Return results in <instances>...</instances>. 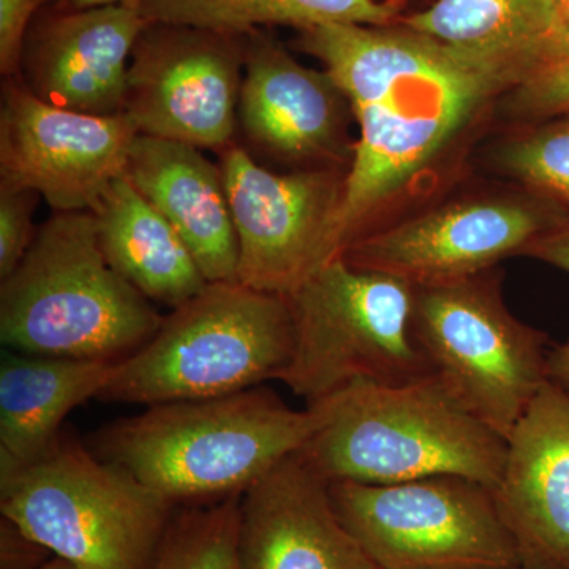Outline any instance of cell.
<instances>
[{
    "label": "cell",
    "instance_id": "18",
    "mask_svg": "<svg viewBox=\"0 0 569 569\" xmlns=\"http://www.w3.org/2000/svg\"><path fill=\"white\" fill-rule=\"evenodd\" d=\"M126 174L181 234L209 283L234 282L239 242L220 167L194 146L138 134Z\"/></svg>",
    "mask_w": 569,
    "mask_h": 569
},
{
    "label": "cell",
    "instance_id": "21",
    "mask_svg": "<svg viewBox=\"0 0 569 569\" xmlns=\"http://www.w3.org/2000/svg\"><path fill=\"white\" fill-rule=\"evenodd\" d=\"M563 21L557 0H438L407 26L445 47L520 63L533 73L549 62Z\"/></svg>",
    "mask_w": 569,
    "mask_h": 569
},
{
    "label": "cell",
    "instance_id": "5",
    "mask_svg": "<svg viewBox=\"0 0 569 569\" xmlns=\"http://www.w3.org/2000/svg\"><path fill=\"white\" fill-rule=\"evenodd\" d=\"M293 348L284 296L238 280L208 283L163 318L140 350L116 362L97 399L152 407L236 395L279 380Z\"/></svg>",
    "mask_w": 569,
    "mask_h": 569
},
{
    "label": "cell",
    "instance_id": "30",
    "mask_svg": "<svg viewBox=\"0 0 569 569\" xmlns=\"http://www.w3.org/2000/svg\"><path fill=\"white\" fill-rule=\"evenodd\" d=\"M548 377L550 383L569 395V339L549 351Z\"/></svg>",
    "mask_w": 569,
    "mask_h": 569
},
{
    "label": "cell",
    "instance_id": "26",
    "mask_svg": "<svg viewBox=\"0 0 569 569\" xmlns=\"http://www.w3.org/2000/svg\"><path fill=\"white\" fill-rule=\"evenodd\" d=\"M516 88L519 112L539 118L569 114V56L546 63Z\"/></svg>",
    "mask_w": 569,
    "mask_h": 569
},
{
    "label": "cell",
    "instance_id": "20",
    "mask_svg": "<svg viewBox=\"0 0 569 569\" xmlns=\"http://www.w3.org/2000/svg\"><path fill=\"white\" fill-rule=\"evenodd\" d=\"M92 212L108 261L146 298L176 309L209 283L181 234L127 174L111 182Z\"/></svg>",
    "mask_w": 569,
    "mask_h": 569
},
{
    "label": "cell",
    "instance_id": "10",
    "mask_svg": "<svg viewBox=\"0 0 569 569\" xmlns=\"http://www.w3.org/2000/svg\"><path fill=\"white\" fill-rule=\"evenodd\" d=\"M220 163L238 234V282L290 296L340 257L347 176L331 170L276 174L234 142L223 149Z\"/></svg>",
    "mask_w": 569,
    "mask_h": 569
},
{
    "label": "cell",
    "instance_id": "2",
    "mask_svg": "<svg viewBox=\"0 0 569 569\" xmlns=\"http://www.w3.org/2000/svg\"><path fill=\"white\" fill-rule=\"evenodd\" d=\"M316 429L296 455L326 482L399 485L462 477L496 488L507 440L460 406L436 376L358 381L307 403Z\"/></svg>",
    "mask_w": 569,
    "mask_h": 569
},
{
    "label": "cell",
    "instance_id": "17",
    "mask_svg": "<svg viewBox=\"0 0 569 569\" xmlns=\"http://www.w3.org/2000/svg\"><path fill=\"white\" fill-rule=\"evenodd\" d=\"M239 119L250 142L288 160L340 157L346 93L328 71L301 66L261 31L246 36Z\"/></svg>",
    "mask_w": 569,
    "mask_h": 569
},
{
    "label": "cell",
    "instance_id": "32",
    "mask_svg": "<svg viewBox=\"0 0 569 569\" xmlns=\"http://www.w3.org/2000/svg\"><path fill=\"white\" fill-rule=\"evenodd\" d=\"M73 9H92V7L118 6V3H132L138 6L141 0H69Z\"/></svg>",
    "mask_w": 569,
    "mask_h": 569
},
{
    "label": "cell",
    "instance_id": "8",
    "mask_svg": "<svg viewBox=\"0 0 569 569\" xmlns=\"http://www.w3.org/2000/svg\"><path fill=\"white\" fill-rule=\"evenodd\" d=\"M413 336L460 406L505 440L549 381L548 337L509 312L486 272L415 288Z\"/></svg>",
    "mask_w": 569,
    "mask_h": 569
},
{
    "label": "cell",
    "instance_id": "4",
    "mask_svg": "<svg viewBox=\"0 0 569 569\" xmlns=\"http://www.w3.org/2000/svg\"><path fill=\"white\" fill-rule=\"evenodd\" d=\"M104 254L92 211L58 212L0 288V340L11 351L116 362L163 318Z\"/></svg>",
    "mask_w": 569,
    "mask_h": 569
},
{
    "label": "cell",
    "instance_id": "31",
    "mask_svg": "<svg viewBox=\"0 0 569 569\" xmlns=\"http://www.w3.org/2000/svg\"><path fill=\"white\" fill-rule=\"evenodd\" d=\"M567 56H569V11L565 13L563 28H561L559 40H557L556 48H553L549 62L557 61V59L567 58Z\"/></svg>",
    "mask_w": 569,
    "mask_h": 569
},
{
    "label": "cell",
    "instance_id": "12",
    "mask_svg": "<svg viewBox=\"0 0 569 569\" xmlns=\"http://www.w3.org/2000/svg\"><path fill=\"white\" fill-rule=\"evenodd\" d=\"M138 134L126 112L63 110L10 81L0 114V187L32 190L58 212L92 211L126 174Z\"/></svg>",
    "mask_w": 569,
    "mask_h": 569
},
{
    "label": "cell",
    "instance_id": "24",
    "mask_svg": "<svg viewBox=\"0 0 569 569\" xmlns=\"http://www.w3.org/2000/svg\"><path fill=\"white\" fill-rule=\"evenodd\" d=\"M503 162L516 178L569 204V122L516 141Z\"/></svg>",
    "mask_w": 569,
    "mask_h": 569
},
{
    "label": "cell",
    "instance_id": "27",
    "mask_svg": "<svg viewBox=\"0 0 569 569\" xmlns=\"http://www.w3.org/2000/svg\"><path fill=\"white\" fill-rule=\"evenodd\" d=\"M50 2L52 0H0V70L7 77L20 69L33 18Z\"/></svg>",
    "mask_w": 569,
    "mask_h": 569
},
{
    "label": "cell",
    "instance_id": "7",
    "mask_svg": "<svg viewBox=\"0 0 569 569\" xmlns=\"http://www.w3.org/2000/svg\"><path fill=\"white\" fill-rule=\"evenodd\" d=\"M284 298L295 348L279 381L307 403L358 381L403 383L433 373L415 340V287L407 280L337 257Z\"/></svg>",
    "mask_w": 569,
    "mask_h": 569
},
{
    "label": "cell",
    "instance_id": "34",
    "mask_svg": "<svg viewBox=\"0 0 569 569\" xmlns=\"http://www.w3.org/2000/svg\"><path fill=\"white\" fill-rule=\"evenodd\" d=\"M560 3L561 9H563L565 13L569 11V0H557Z\"/></svg>",
    "mask_w": 569,
    "mask_h": 569
},
{
    "label": "cell",
    "instance_id": "23",
    "mask_svg": "<svg viewBox=\"0 0 569 569\" xmlns=\"http://www.w3.org/2000/svg\"><path fill=\"white\" fill-rule=\"evenodd\" d=\"M241 497L187 505L176 511L152 569H242Z\"/></svg>",
    "mask_w": 569,
    "mask_h": 569
},
{
    "label": "cell",
    "instance_id": "22",
    "mask_svg": "<svg viewBox=\"0 0 569 569\" xmlns=\"http://www.w3.org/2000/svg\"><path fill=\"white\" fill-rule=\"evenodd\" d=\"M148 22L247 36L263 26L383 24L395 13L376 0H141Z\"/></svg>",
    "mask_w": 569,
    "mask_h": 569
},
{
    "label": "cell",
    "instance_id": "29",
    "mask_svg": "<svg viewBox=\"0 0 569 569\" xmlns=\"http://www.w3.org/2000/svg\"><path fill=\"white\" fill-rule=\"evenodd\" d=\"M523 253L569 274V224L552 227L538 236Z\"/></svg>",
    "mask_w": 569,
    "mask_h": 569
},
{
    "label": "cell",
    "instance_id": "28",
    "mask_svg": "<svg viewBox=\"0 0 569 569\" xmlns=\"http://www.w3.org/2000/svg\"><path fill=\"white\" fill-rule=\"evenodd\" d=\"M51 550L29 538L10 519L0 522V569H37L47 563Z\"/></svg>",
    "mask_w": 569,
    "mask_h": 569
},
{
    "label": "cell",
    "instance_id": "15",
    "mask_svg": "<svg viewBox=\"0 0 569 569\" xmlns=\"http://www.w3.org/2000/svg\"><path fill=\"white\" fill-rule=\"evenodd\" d=\"M492 496L520 569H569V395L550 381L509 433Z\"/></svg>",
    "mask_w": 569,
    "mask_h": 569
},
{
    "label": "cell",
    "instance_id": "13",
    "mask_svg": "<svg viewBox=\"0 0 569 569\" xmlns=\"http://www.w3.org/2000/svg\"><path fill=\"white\" fill-rule=\"evenodd\" d=\"M550 228L537 208L522 201H467L362 236L340 257L415 288L432 287L485 274Z\"/></svg>",
    "mask_w": 569,
    "mask_h": 569
},
{
    "label": "cell",
    "instance_id": "33",
    "mask_svg": "<svg viewBox=\"0 0 569 569\" xmlns=\"http://www.w3.org/2000/svg\"><path fill=\"white\" fill-rule=\"evenodd\" d=\"M37 569H81L77 565L70 563L69 560L62 559V557L54 556L48 560L47 563L41 565Z\"/></svg>",
    "mask_w": 569,
    "mask_h": 569
},
{
    "label": "cell",
    "instance_id": "6",
    "mask_svg": "<svg viewBox=\"0 0 569 569\" xmlns=\"http://www.w3.org/2000/svg\"><path fill=\"white\" fill-rule=\"evenodd\" d=\"M0 512L81 569H152L176 505L62 433L44 458L0 456Z\"/></svg>",
    "mask_w": 569,
    "mask_h": 569
},
{
    "label": "cell",
    "instance_id": "14",
    "mask_svg": "<svg viewBox=\"0 0 569 569\" xmlns=\"http://www.w3.org/2000/svg\"><path fill=\"white\" fill-rule=\"evenodd\" d=\"M148 24L132 3L40 14L22 50L26 88L63 110L121 114L129 61Z\"/></svg>",
    "mask_w": 569,
    "mask_h": 569
},
{
    "label": "cell",
    "instance_id": "3",
    "mask_svg": "<svg viewBox=\"0 0 569 569\" xmlns=\"http://www.w3.org/2000/svg\"><path fill=\"white\" fill-rule=\"evenodd\" d=\"M316 429L268 388L146 408L97 430L89 448L176 505L242 496Z\"/></svg>",
    "mask_w": 569,
    "mask_h": 569
},
{
    "label": "cell",
    "instance_id": "9",
    "mask_svg": "<svg viewBox=\"0 0 569 569\" xmlns=\"http://www.w3.org/2000/svg\"><path fill=\"white\" fill-rule=\"evenodd\" d=\"M332 505L378 569H515L492 490L462 477L329 482Z\"/></svg>",
    "mask_w": 569,
    "mask_h": 569
},
{
    "label": "cell",
    "instance_id": "11",
    "mask_svg": "<svg viewBox=\"0 0 569 569\" xmlns=\"http://www.w3.org/2000/svg\"><path fill=\"white\" fill-rule=\"evenodd\" d=\"M246 36L149 22L129 67L126 112L140 134L220 149L233 142Z\"/></svg>",
    "mask_w": 569,
    "mask_h": 569
},
{
    "label": "cell",
    "instance_id": "1",
    "mask_svg": "<svg viewBox=\"0 0 569 569\" xmlns=\"http://www.w3.org/2000/svg\"><path fill=\"white\" fill-rule=\"evenodd\" d=\"M301 47L325 63L359 123L339 216L342 252L369 213L417 174L486 100L531 74L520 63L455 50L421 33L361 24L302 29Z\"/></svg>",
    "mask_w": 569,
    "mask_h": 569
},
{
    "label": "cell",
    "instance_id": "16",
    "mask_svg": "<svg viewBox=\"0 0 569 569\" xmlns=\"http://www.w3.org/2000/svg\"><path fill=\"white\" fill-rule=\"evenodd\" d=\"M239 557L242 569H378L298 455L242 493Z\"/></svg>",
    "mask_w": 569,
    "mask_h": 569
},
{
    "label": "cell",
    "instance_id": "35",
    "mask_svg": "<svg viewBox=\"0 0 569 569\" xmlns=\"http://www.w3.org/2000/svg\"><path fill=\"white\" fill-rule=\"evenodd\" d=\"M515 569H520V568H515Z\"/></svg>",
    "mask_w": 569,
    "mask_h": 569
},
{
    "label": "cell",
    "instance_id": "19",
    "mask_svg": "<svg viewBox=\"0 0 569 569\" xmlns=\"http://www.w3.org/2000/svg\"><path fill=\"white\" fill-rule=\"evenodd\" d=\"M112 362L10 351L0 365V456L33 463L61 438L63 419L99 397Z\"/></svg>",
    "mask_w": 569,
    "mask_h": 569
},
{
    "label": "cell",
    "instance_id": "25",
    "mask_svg": "<svg viewBox=\"0 0 569 569\" xmlns=\"http://www.w3.org/2000/svg\"><path fill=\"white\" fill-rule=\"evenodd\" d=\"M39 193L0 187V277L6 279L24 260L33 239V208Z\"/></svg>",
    "mask_w": 569,
    "mask_h": 569
}]
</instances>
